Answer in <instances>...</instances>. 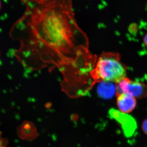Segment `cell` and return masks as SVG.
<instances>
[{
    "instance_id": "1",
    "label": "cell",
    "mask_w": 147,
    "mask_h": 147,
    "mask_svg": "<svg viewBox=\"0 0 147 147\" xmlns=\"http://www.w3.org/2000/svg\"><path fill=\"white\" fill-rule=\"evenodd\" d=\"M26 9L9 36L25 57H74L87 50L88 38L77 24L71 0H22Z\"/></svg>"
},
{
    "instance_id": "2",
    "label": "cell",
    "mask_w": 147,
    "mask_h": 147,
    "mask_svg": "<svg viewBox=\"0 0 147 147\" xmlns=\"http://www.w3.org/2000/svg\"><path fill=\"white\" fill-rule=\"evenodd\" d=\"M94 74L98 81L118 84L126 77V70L118 54L105 53L98 58Z\"/></svg>"
},
{
    "instance_id": "3",
    "label": "cell",
    "mask_w": 147,
    "mask_h": 147,
    "mask_svg": "<svg viewBox=\"0 0 147 147\" xmlns=\"http://www.w3.org/2000/svg\"><path fill=\"white\" fill-rule=\"evenodd\" d=\"M117 94L125 93L135 98H141L147 96V86L137 81H132L125 77L117 84Z\"/></svg>"
},
{
    "instance_id": "4",
    "label": "cell",
    "mask_w": 147,
    "mask_h": 147,
    "mask_svg": "<svg viewBox=\"0 0 147 147\" xmlns=\"http://www.w3.org/2000/svg\"><path fill=\"white\" fill-rule=\"evenodd\" d=\"M110 116L120 124L125 136L131 137L137 128V124L134 119L126 113L119 111L111 110Z\"/></svg>"
},
{
    "instance_id": "5",
    "label": "cell",
    "mask_w": 147,
    "mask_h": 147,
    "mask_svg": "<svg viewBox=\"0 0 147 147\" xmlns=\"http://www.w3.org/2000/svg\"><path fill=\"white\" fill-rule=\"evenodd\" d=\"M117 94V105L120 111L126 114L132 112L137 105L136 98L125 93H121Z\"/></svg>"
},
{
    "instance_id": "6",
    "label": "cell",
    "mask_w": 147,
    "mask_h": 147,
    "mask_svg": "<svg viewBox=\"0 0 147 147\" xmlns=\"http://www.w3.org/2000/svg\"><path fill=\"white\" fill-rule=\"evenodd\" d=\"M98 87V94L100 97L104 98L113 97L117 92V88L113 84V82H101Z\"/></svg>"
},
{
    "instance_id": "7",
    "label": "cell",
    "mask_w": 147,
    "mask_h": 147,
    "mask_svg": "<svg viewBox=\"0 0 147 147\" xmlns=\"http://www.w3.org/2000/svg\"><path fill=\"white\" fill-rule=\"evenodd\" d=\"M142 128L145 134L147 135V119L143 121L142 125Z\"/></svg>"
},
{
    "instance_id": "8",
    "label": "cell",
    "mask_w": 147,
    "mask_h": 147,
    "mask_svg": "<svg viewBox=\"0 0 147 147\" xmlns=\"http://www.w3.org/2000/svg\"><path fill=\"white\" fill-rule=\"evenodd\" d=\"M144 43L145 45L147 47V34L145 35L144 38Z\"/></svg>"
}]
</instances>
